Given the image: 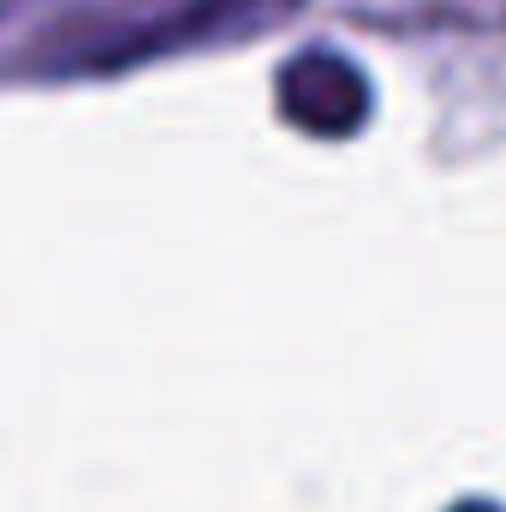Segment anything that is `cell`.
<instances>
[{"label": "cell", "instance_id": "obj_1", "mask_svg": "<svg viewBox=\"0 0 506 512\" xmlns=\"http://www.w3.org/2000/svg\"><path fill=\"white\" fill-rule=\"evenodd\" d=\"M280 114L298 131H316V137H346V131L364 126L370 114V84L364 72L334 54V48H304L286 60L280 72Z\"/></svg>", "mask_w": 506, "mask_h": 512}, {"label": "cell", "instance_id": "obj_2", "mask_svg": "<svg viewBox=\"0 0 506 512\" xmlns=\"http://www.w3.org/2000/svg\"><path fill=\"white\" fill-rule=\"evenodd\" d=\"M453 512H501L495 501H465V507H453Z\"/></svg>", "mask_w": 506, "mask_h": 512}]
</instances>
